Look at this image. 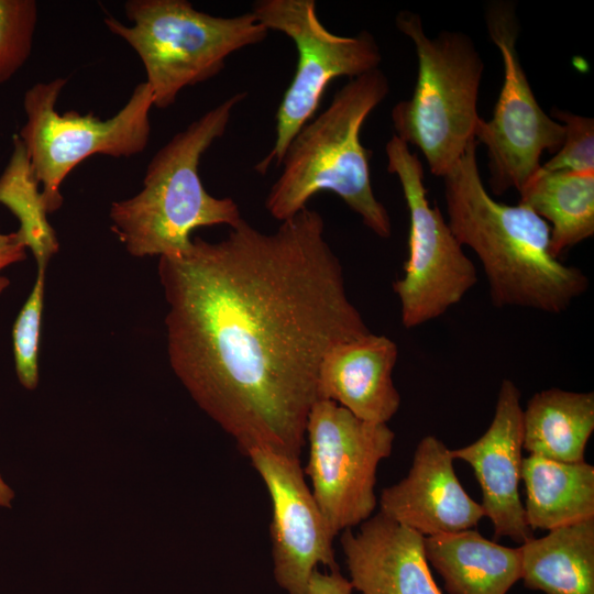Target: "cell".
<instances>
[{"label": "cell", "instance_id": "6da1fadb", "mask_svg": "<svg viewBox=\"0 0 594 594\" xmlns=\"http://www.w3.org/2000/svg\"><path fill=\"white\" fill-rule=\"evenodd\" d=\"M157 268L169 364L191 398L243 454L299 459L326 352L371 332L322 216L306 207L270 233L243 219Z\"/></svg>", "mask_w": 594, "mask_h": 594}, {"label": "cell", "instance_id": "7a4b0ae2", "mask_svg": "<svg viewBox=\"0 0 594 594\" xmlns=\"http://www.w3.org/2000/svg\"><path fill=\"white\" fill-rule=\"evenodd\" d=\"M477 142L443 176L448 224L477 255L496 307L561 314L586 292L587 276L550 251V227L528 207L495 200L480 175Z\"/></svg>", "mask_w": 594, "mask_h": 594}, {"label": "cell", "instance_id": "3957f363", "mask_svg": "<svg viewBox=\"0 0 594 594\" xmlns=\"http://www.w3.org/2000/svg\"><path fill=\"white\" fill-rule=\"evenodd\" d=\"M388 92L387 76L375 68L350 79L322 112L301 127L265 200L274 219L282 222L305 209L316 194L331 191L376 235H391L389 213L371 183V151L361 142L365 120Z\"/></svg>", "mask_w": 594, "mask_h": 594}, {"label": "cell", "instance_id": "277c9868", "mask_svg": "<svg viewBox=\"0 0 594 594\" xmlns=\"http://www.w3.org/2000/svg\"><path fill=\"white\" fill-rule=\"evenodd\" d=\"M240 91L175 134L150 161L142 189L111 204V230L135 257L177 256L191 245L197 228H235L243 218L230 197L210 195L199 175L200 158L227 131Z\"/></svg>", "mask_w": 594, "mask_h": 594}, {"label": "cell", "instance_id": "5b68a950", "mask_svg": "<svg viewBox=\"0 0 594 594\" xmlns=\"http://www.w3.org/2000/svg\"><path fill=\"white\" fill-rule=\"evenodd\" d=\"M395 24L415 45L418 74L411 97L392 109L394 135L418 147L430 172L443 177L475 141L484 62L463 32L429 37L420 15L407 10Z\"/></svg>", "mask_w": 594, "mask_h": 594}, {"label": "cell", "instance_id": "8992f818", "mask_svg": "<svg viewBox=\"0 0 594 594\" xmlns=\"http://www.w3.org/2000/svg\"><path fill=\"white\" fill-rule=\"evenodd\" d=\"M124 10L131 25L111 15L105 24L139 55L158 109L172 106L184 88L218 75L232 53L268 34L251 11L216 16L186 0H129Z\"/></svg>", "mask_w": 594, "mask_h": 594}, {"label": "cell", "instance_id": "52a82bcc", "mask_svg": "<svg viewBox=\"0 0 594 594\" xmlns=\"http://www.w3.org/2000/svg\"><path fill=\"white\" fill-rule=\"evenodd\" d=\"M66 82L65 78L37 82L23 98L26 122L19 138L42 186L48 213L61 208L64 200L61 185L79 163L97 154L112 157L140 154L146 148L151 133L153 96L146 81L135 86L125 105L106 120L92 112L81 116L72 110L61 114L56 102Z\"/></svg>", "mask_w": 594, "mask_h": 594}, {"label": "cell", "instance_id": "ba28073f", "mask_svg": "<svg viewBox=\"0 0 594 594\" xmlns=\"http://www.w3.org/2000/svg\"><path fill=\"white\" fill-rule=\"evenodd\" d=\"M387 170L397 176L409 212L408 257L393 289L405 328L441 317L477 283L475 265L437 206L427 198L424 168L409 145L393 135L385 145Z\"/></svg>", "mask_w": 594, "mask_h": 594}, {"label": "cell", "instance_id": "9c48e42d", "mask_svg": "<svg viewBox=\"0 0 594 594\" xmlns=\"http://www.w3.org/2000/svg\"><path fill=\"white\" fill-rule=\"evenodd\" d=\"M251 12L268 30L288 36L297 51V65L276 112V135L271 152L256 166L265 173L280 164L295 134L315 117L329 84L378 68L380 46L369 31L354 36L329 31L317 14L314 0H257Z\"/></svg>", "mask_w": 594, "mask_h": 594}, {"label": "cell", "instance_id": "30bf717a", "mask_svg": "<svg viewBox=\"0 0 594 594\" xmlns=\"http://www.w3.org/2000/svg\"><path fill=\"white\" fill-rule=\"evenodd\" d=\"M302 469L311 493L334 537L369 519L376 507V472L389 457L395 435L387 424L358 418L334 402L317 399L310 408Z\"/></svg>", "mask_w": 594, "mask_h": 594}, {"label": "cell", "instance_id": "8fae6325", "mask_svg": "<svg viewBox=\"0 0 594 594\" xmlns=\"http://www.w3.org/2000/svg\"><path fill=\"white\" fill-rule=\"evenodd\" d=\"M485 24L498 48L504 81L490 120H479L475 140L487 148L488 185L495 195L517 191L539 169L543 152L554 154L564 138L563 125L538 103L517 51L520 24L513 1H492Z\"/></svg>", "mask_w": 594, "mask_h": 594}, {"label": "cell", "instance_id": "7c38bea8", "mask_svg": "<svg viewBox=\"0 0 594 594\" xmlns=\"http://www.w3.org/2000/svg\"><path fill=\"white\" fill-rule=\"evenodd\" d=\"M246 457L272 503L274 578L287 594H309V581L318 565L338 570L336 537L306 483L299 459L263 449L252 450Z\"/></svg>", "mask_w": 594, "mask_h": 594}, {"label": "cell", "instance_id": "4fadbf2b", "mask_svg": "<svg viewBox=\"0 0 594 594\" xmlns=\"http://www.w3.org/2000/svg\"><path fill=\"white\" fill-rule=\"evenodd\" d=\"M522 410L518 387L503 380L487 430L473 443L451 450L454 460H463L474 470L482 490L481 506L495 538L508 537L519 544L534 538L519 495Z\"/></svg>", "mask_w": 594, "mask_h": 594}, {"label": "cell", "instance_id": "5bb4252c", "mask_svg": "<svg viewBox=\"0 0 594 594\" xmlns=\"http://www.w3.org/2000/svg\"><path fill=\"white\" fill-rule=\"evenodd\" d=\"M453 461L441 440L422 438L407 476L383 490L380 513L424 537L476 527L484 510L462 487Z\"/></svg>", "mask_w": 594, "mask_h": 594}, {"label": "cell", "instance_id": "9a60e30c", "mask_svg": "<svg viewBox=\"0 0 594 594\" xmlns=\"http://www.w3.org/2000/svg\"><path fill=\"white\" fill-rule=\"evenodd\" d=\"M425 537L382 513L354 532L346 529L340 543L350 582L361 594H442L431 575Z\"/></svg>", "mask_w": 594, "mask_h": 594}, {"label": "cell", "instance_id": "2e32d148", "mask_svg": "<svg viewBox=\"0 0 594 594\" xmlns=\"http://www.w3.org/2000/svg\"><path fill=\"white\" fill-rule=\"evenodd\" d=\"M397 344L369 332L339 342L324 354L317 376V399L331 400L365 421L387 424L400 396L393 382Z\"/></svg>", "mask_w": 594, "mask_h": 594}, {"label": "cell", "instance_id": "e0dca14e", "mask_svg": "<svg viewBox=\"0 0 594 594\" xmlns=\"http://www.w3.org/2000/svg\"><path fill=\"white\" fill-rule=\"evenodd\" d=\"M428 562L450 594H506L521 578L519 548H509L468 529L425 537Z\"/></svg>", "mask_w": 594, "mask_h": 594}, {"label": "cell", "instance_id": "ac0fdd59", "mask_svg": "<svg viewBox=\"0 0 594 594\" xmlns=\"http://www.w3.org/2000/svg\"><path fill=\"white\" fill-rule=\"evenodd\" d=\"M518 548L526 587L544 594H594V518L552 529Z\"/></svg>", "mask_w": 594, "mask_h": 594}, {"label": "cell", "instance_id": "d6986e66", "mask_svg": "<svg viewBox=\"0 0 594 594\" xmlns=\"http://www.w3.org/2000/svg\"><path fill=\"white\" fill-rule=\"evenodd\" d=\"M527 525L552 530L594 518V466L529 455L521 461Z\"/></svg>", "mask_w": 594, "mask_h": 594}, {"label": "cell", "instance_id": "ffe728a7", "mask_svg": "<svg viewBox=\"0 0 594 594\" xmlns=\"http://www.w3.org/2000/svg\"><path fill=\"white\" fill-rule=\"evenodd\" d=\"M594 430V393L550 388L536 393L522 410V449L559 462L584 461Z\"/></svg>", "mask_w": 594, "mask_h": 594}, {"label": "cell", "instance_id": "44dd1931", "mask_svg": "<svg viewBox=\"0 0 594 594\" xmlns=\"http://www.w3.org/2000/svg\"><path fill=\"white\" fill-rule=\"evenodd\" d=\"M518 204L550 227V251L557 258L594 234V172H536L518 191Z\"/></svg>", "mask_w": 594, "mask_h": 594}, {"label": "cell", "instance_id": "7402d4cb", "mask_svg": "<svg viewBox=\"0 0 594 594\" xmlns=\"http://www.w3.org/2000/svg\"><path fill=\"white\" fill-rule=\"evenodd\" d=\"M40 184L19 135L13 136L11 157L0 176V204L19 220L18 233L30 249L37 266H47L58 252V240L47 220Z\"/></svg>", "mask_w": 594, "mask_h": 594}, {"label": "cell", "instance_id": "603a6c76", "mask_svg": "<svg viewBox=\"0 0 594 594\" xmlns=\"http://www.w3.org/2000/svg\"><path fill=\"white\" fill-rule=\"evenodd\" d=\"M46 266H37V274L25 302L12 328L15 373L20 384L29 391L38 384V351L44 308Z\"/></svg>", "mask_w": 594, "mask_h": 594}, {"label": "cell", "instance_id": "cb8c5ba5", "mask_svg": "<svg viewBox=\"0 0 594 594\" xmlns=\"http://www.w3.org/2000/svg\"><path fill=\"white\" fill-rule=\"evenodd\" d=\"M36 22L34 0H0V85L30 57Z\"/></svg>", "mask_w": 594, "mask_h": 594}, {"label": "cell", "instance_id": "d4e9b609", "mask_svg": "<svg viewBox=\"0 0 594 594\" xmlns=\"http://www.w3.org/2000/svg\"><path fill=\"white\" fill-rule=\"evenodd\" d=\"M551 118L564 128V138L553 156L541 164L540 173L594 172V119L553 108Z\"/></svg>", "mask_w": 594, "mask_h": 594}, {"label": "cell", "instance_id": "484cf974", "mask_svg": "<svg viewBox=\"0 0 594 594\" xmlns=\"http://www.w3.org/2000/svg\"><path fill=\"white\" fill-rule=\"evenodd\" d=\"M26 245L21 235L15 232H0V295L8 288L10 280L2 274L10 265L26 258Z\"/></svg>", "mask_w": 594, "mask_h": 594}, {"label": "cell", "instance_id": "4316f807", "mask_svg": "<svg viewBox=\"0 0 594 594\" xmlns=\"http://www.w3.org/2000/svg\"><path fill=\"white\" fill-rule=\"evenodd\" d=\"M308 588L309 594H352L354 590L339 570L321 573L318 569L312 573Z\"/></svg>", "mask_w": 594, "mask_h": 594}, {"label": "cell", "instance_id": "83f0119b", "mask_svg": "<svg viewBox=\"0 0 594 594\" xmlns=\"http://www.w3.org/2000/svg\"><path fill=\"white\" fill-rule=\"evenodd\" d=\"M13 498V491L9 487V485L3 481L0 475V506L11 507V502Z\"/></svg>", "mask_w": 594, "mask_h": 594}]
</instances>
